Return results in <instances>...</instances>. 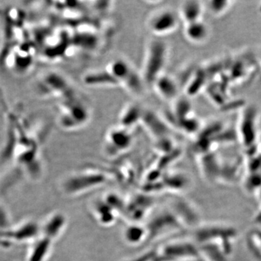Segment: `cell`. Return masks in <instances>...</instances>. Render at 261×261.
<instances>
[{"label": "cell", "mask_w": 261, "mask_h": 261, "mask_svg": "<svg viewBox=\"0 0 261 261\" xmlns=\"http://www.w3.org/2000/svg\"><path fill=\"white\" fill-rule=\"evenodd\" d=\"M113 179V175L106 171L87 169L65 178L62 187L66 195H80L104 187Z\"/></svg>", "instance_id": "6da1fadb"}, {"label": "cell", "mask_w": 261, "mask_h": 261, "mask_svg": "<svg viewBox=\"0 0 261 261\" xmlns=\"http://www.w3.org/2000/svg\"><path fill=\"white\" fill-rule=\"evenodd\" d=\"M168 57L167 43L158 39H150L147 43L141 73L146 85L152 86L160 75L163 74Z\"/></svg>", "instance_id": "7a4b0ae2"}, {"label": "cell", "mask_w": 261, "mask_h": 261, "mask_svg": "<svg viewBox=\"0 0 261 261\" xmlns=\"http://www.w3.org/2000/svg\"><path fill=\"white\" fill-rule=\"evenodd\" d=\"M145 226L147 232V243H149L166 235L181 231L185 227V222L178 213L165 209L154 215Z\"/></svg>", "instance_id": "3957f363"}, {"label": "cell", "mask_w": 261, "mask_h": 261, "mask_svg": "<svg viewBox=\"0 0 261 261\" xmlns=\"http://www.w3.org/2000/svg\"><path fill=\"white\" fill-rule=\"evenodd\" d=\"M153 249V261H197L201 258L195 243L175 240Z\"/></svg>", "instance_id": "277c9868"}, {"label": "cell", "mask_w": 261, "mask_h": 261, "mask_svg": "<svg viewBox=\"0 0 261 261\" xmlns=\"http://www.w3.org/2000/svg\"><path fill=\"white\" fill-rule=\"evenodd\" d=\"M179 20L178 13L169 8H163L149 15L147 19V27L154 35L162 37L176 31Z\"/></svg>", "instance_id": "5b68a950"}, {"label": "cell", "mask_w": 261, "mask_h": 261, "mask_svg": "<svg viewBox=\"0 0 261 261\" xmlns=\"http://www.w3.org/2000/svg\"><path fill=\"white\" fill-rule=\"evenodd\" d=\"M154 199L147 193L142 192L126 200L123 217L129 223H141L153 207Z\"/></svg>", "instance_id": "8992f818"}, {"label": "cell", "mask_w": 261, "mask_h": 261, "mask_svg": "<svg viewBox=\"0 0 261 261\" xmlns=\"http://www.w3.org/2000/svg\"><path fill=\"white\" fill-rule=\"evenodd\" d=\"M106 139L105 151L111 157H116L126 152L133 143V136L130 130L120 126L110 129Z\"/></svg>", "instance_id": "52a82bcc"}, {"label": "cell", "mask_w": 261, "mask_h": 261, "mask_svg": "<svg viewBox=\"0 0 261 261\" xmlns=\"http://www.w3.org/2000/svg\"><path fill=\"white\" fill-rule=\"evenodd\" d=\"M92 214L98 224L105 227L113 226L121 217L119 211L105 197L94 202Z\"/></svg>", "instance_id": "ba28073f"}, {"label": "cell", "mask_w": 261, "mask_h": 261, "mask_svg": "<svg viewBox=\"0 0 261 261\" xmlns=\"http://www.w3.org/2000/svg\"><path fill=\"white\" fill-rule=\"evenodd\" d=\"M156 93L165 100L175 101L178 97L179 89L177 82L171 75H160L152 84Z\"/></svg>", "instance_id": "9c48e42d"}, {"label": "cell", "mask_w": 261, "mask_h": 261, "mask_svg": "<svg viewBox=\"0 0 261 261\" xmlns=\"http://www.w3.org/2000/svg\"><path fill=\"white\" fill-rule=\"evenodd\" d=\"M184 34L189 42L195 44H202L208 40L210 29L203 20L185 24Z\"/></svg>", "instance_id": "30bf717a"}, {"label": "cell", "mask_w": 261, "mask_h": 261, "mask_svg": "<svg viewBox=\"0 0 261 261\" xmlns=\"http://www.w3.org/2000/svg\"><path fill=\"white\" fill-rule=\"evenodd\" d=\"M106 70L122 86L137 72L128 61L122 58L113 60L108 64Z\"/></svg>", "instance_id": "8fae6325"}, {"label": "cell", "mask_w": 261, "mask_h": 261, "mask_svg": "<svg viewBox=\"0 0 261 261\" xmlns=\"http://www.w3.org/2000/svg\"><path fill=\"white\" fill-rule=\"evenodd\" d=\"M205 8L201 2L188 0L181 3L178 15L185 24L193 23L202 20Z\"/></svg>", "instance_id": "7c38bea8"}, {"label": "cell", "mask_w": 261, "mask_h": 261, "mask_svg": "<svg viewBox=\"0 0 261 261\" xmlns=\"http://www.w3.org/2000/svg\"><path fill=\"white\" fill-rule=\"evenodd\" d=\"M84 82L86 85L93 87H116L120 85L118 81L110 74L106 69L89 72L84 75Z\"/></svg>", "instance_id": "4fadbf2b"}, {"label": "cell", "mask_w": 261, "mask_h": 261, "mask_svg": "<svg viewBox=\"0 0 261 261\" xmlns=\"http://www.w3.org/2000/svg\"><path fill=\"white\" fill-rule=\"evenodd\" d=\"M123 238L127 244L133 246L147 243V232L145 225L142 223H129L125 228Z\"/></svg>", "instance_id": "5bb4252c"}, {"label": "cell", "mask_w": 261, "mask_h": 261, "mask_svg": "<svg viewBox=\"0 0 261 261\" xmlns=\"http://www.w3.org/2000/svg\"><path fill=\"white\" fill-rule=\"evenodd\" d=\"M142 121L156 140L168 137V128L166 123L152 113L144 112Z\"/></svg>", "instance_id": "9a60e30c"}, {"label": "cell", "mask_w": 261, "mask_h": 261, "mask_svg": "<svg viewBox=\"0 0 261 261\" xmlns=\"http://www.w3.org/2000/svg\"><path fill=\"white\" fill-rule=\"evenodd\" d=\"M143 113L142 108L137 105H128L123 109L120 116V126L130 130L139 122L142 121Z\"/></svg>", "instance_id": "2e32d148"}, {"label": "cell", "mask_w": 261, "mask_h": 261, "mask_svg": "<svg viewBox=\"0 0 261 261\" xmlns=\"http://www.w3.org/2000/svg\"><path fill=\"white\" fill-rule=\"evenodd\" d=\"M247 243L255 256L261 259V231L252 230L247 236Z\"/></svg>", "instance_id": "e0dca14e"}, {"label": "cell", "mask_w": 261, "mask_h": 261, "mask_svg": "<svg viewBox=\"0 0 261 261\" xmlns=\"http://www.w3.org/2000/svg\"><path fill=\"white\" fill-rule=\"evenodd\" d=\"M207 4L208 5L207 7L208 8L209 11L216 16H220L229 9L232 3L225 1H211L207 2Z\"/></svg>", "instance_id": "ac0fdd59"}, {"label": "cell", "mask_w": 261, "mask_h": 261, "mask_svg": "<svg viewBox=\"0 0 261 261\" xmlns=\"http://www.w3.org/2000/svg\"><path fill=\"white\" fill-rule=\"evenodd\" d=\"M259 196L260 197H259V199H260V203H259L257 210L256 212H255V219H254L255 224H261V193Z\"/></svg>", "instance_id": "d6986e66"}, {"label": "cell", "mask_w": 261, "mask_h": 261, "mask_svg": "<svg viewBox=\"0 0 261 261\" xmlns=\"http://www.w3.org/2000/svg\"><path fill=\"white\" fill-rule=\"evenodd\" d=\"M258 60H259V61H260L258 62V63H259V65H260V68H261V55L260 56L258 57Z\"/></svg>", "instance_id": "ffe728a7"}]
</instances>
